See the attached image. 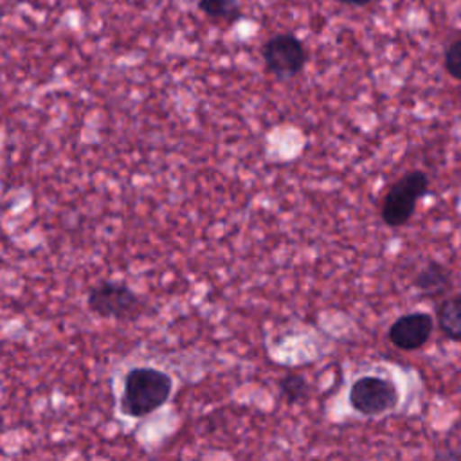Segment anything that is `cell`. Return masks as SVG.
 <instances>
[{
	"instance_id": "1",
	"label": "cell",
	"mask_w": 461,
	"mask_h": 461,
	"mask_svg": "<svg viewBox=\"0 0 461 461\" xmlns=\"http://www.w3.org/2000/svg\"><path fill=\"white\" fill-rule=\"evenodd\" d=\"M173 389L166 371L155 367H133L124 375L119 409L124 416L142 418L162 407Z\"/></svg>"
},
{
	"instance_id": "2",
	"label": "cell",
	"mask_w": 461,
	"mask_h": 461,
	"mask_svg": "<svg viewBox=\"0 0 461 461\" xmlns=\"http://www.w3.org/2000/svg\"><path fill=\"white\" fill-rule=\"evenodd\" d=\"M429 191V176L421 169L407 171L385 193L382 202V221L387 227H403L414 214L416 203Z\"/></svg>"
},
{
	"instance_id": "3",
	"label": "cell",
	"mask_w": 461,
	"mask_h": 461,
	"mask_svg": "<svg viewBox=\"0 0 461 461\" xmlns=\"http://www.w3.org/2000/svg\"><path fill=\"white\" fill-rule=\"evenodd\" d=\"M86 306L103 319H135L142 312V301L124 283L103 281L90 288Z\"/></svg>"
},
{
	"instance_id": "4",
	"label": "cell",
	"mask_w": 461,
	"mask_h": 461,
	"mask_svg": "<svg viewBox=\"0 0 461 461\" xmlns=\"http://www.w3.org/2000/svg\"><path fill=\"white\" fill-rule=\"evenodd\" d=\"M400 393L396 385L382 376H360L349 389L351 407L364 416H378L398 405Z\"/></svg>"
},
{
	"instance_id": "5",
	"label": "cell",
	"mask_w": 461,
	"mask_h": 461,
	"mask_svg": "<svg viewBox=\"0 0 461 461\" xmlns=\"http://www.w3.org/2000/svg\"><path fill=\"white\" fill-rule=\"evenodd\" d=\"M261 56L268 72L277 77L297 76L308 59L303 41L292 32H279L268 38L261 49Z\"/></svg>"
},
{
	"instance_id": "6",
	"label": "cell",
	"mask_w": 461,
	"mask_h": 461,
	"mask_svg": "<svg viewBox=\"0 0 461 461\" xmlns=\"http://www.w3.org/2000/svg\"><path fill=\"white\" fill-rule=\"evenodd\" d=\"M434 322L429 313L423 312H414V313H405L398 317L391 328H389V340L393 346L403 351H412L421 348L430 333H432Z\"/></svg>"
},
{
	"instance_id": "7",
	"label": "cell",
	"mask_w": 461,
	"mask_h": 461,
	"mask_svg": "<svg viewBox=\"0 0 461 461\" xmlns=\"http://www.w3.org/2000/svg\"><path fill=\"white\" fill-rule=\"evenodd\" d=\"M450 272L438 261H429L414 277L416 290L425 297H438L450 288Z\"/></svg>"
},
{
	"instance_id": "8",
	"label": "cell",
	"mask_w": 461,
	"mask_h": 461,
	"mask_svg": "<svg viewBox=\"0 0 461 461\" xmlns=\"http://www.w3.org/2000/svg\"><path fill=\"white\" fill-rule=\"evenodd\" d=\"M438 321L443 333L450 339L461 340V297L445 299L438 306Z\"/></svg>"
},
{
	"instance_id": "9",
	"label": "cell",
	"mask_w": 461,
	"mask_h": 461,
	"mask_svg": "<svg viewBox=\"0 0 461 461\" xmlns=\"http://www.w3.org/2000/svg\"><path fill=\"white\" fill-rule=\"evenodd\" d=\"M198 9L211 20L234 22L241 16L238 0H198Z\"/></svg>"
},
{
	"instance_id": "10",
	"label": "cell",
	"mask_w": 461,
	"mask_h": 461,
	"mask_svg": "<svg viewBox=\"0 0 461 461\" xmlns=\"http://www.w3.org/2000/svg\"><path fill=\"white\" fill-rule=\"evenodd\" d=\"M279 389L281 394L285 396V400L288 403H297L308 398L310 394V384L308 380L299 375V373H286L281 380H279Z\"/></svg>"
},
{
	"instance_id": "11",
	"label": "cell",
	"mask_w": 461,
	"mask_h": 461,
	"mask_svg": "<svg viewBox=\"0 0 461 461\" xmlns=\"http://www.w3.org/2000/svg\"><path fill=\"white\" fill-rule=\"evenodd\" d=\"M445 68H447V72L454 77V79H457V81H461V38H457V40H454L448 47H447V50H445Z\"/></svg>"
},
{
	"instance_id": "12",
	"label": "cell",
	"mask_w": 461,
	"mask_h": 461,
	"mask_svg": "<svg viewBox=\"0 0 461 461\" xmlns=\"http://www.w3.org/2000/svg\"><path fill=\"white\" fill-rule=\"evenodd\" d=\"M339 2H342V4H346V5H355V7H362V5H367V4H371L373 0H339Z\"/></svg>"
}]
</instances>
